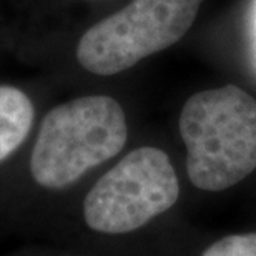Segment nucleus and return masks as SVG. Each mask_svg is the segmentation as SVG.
Masks as SVG:
<instances>
[{"mask_svg": "<svg viewBox=\"0 0 256 256\" xmlns=\"http://www.w3.org/2000/svg\"><path fill=\"white\" fill-rule=\"evenodd\" d=\"M186 172L196 188L222 192L256 168V100L224 85L188 98L180 115Z\"/></svg>", "mask_w": 256, "mask_h": 256, "instance_id": "obj_1", "label": "nucleus"}, {"mask_svg": "<svg viewBox=\"0 0 256 256\" xmlns=\"http://www.w3.org/2000/svg\"><path fill=\"white\" fill-rule=\"evenodd\" d=\"M126 136L124 108L112 96L70 100L44 116L30 158V173L40 186L62 190L118 155Z\"/></svg>", "mask_w": 256, "mask_h": 256, "instance_id": "obj_2", "label": "nucleus"}, {"mask_svg": "<svg viewBox=\"0 0 256 256\" xmlns=\"http://www.w3.org/2000/svg\"><path fill=\"white\" fill-rule=\"evenodd\" d=\"M202 2L132 0L82 35L76 60L90 74H120L176 44L190 30Z\"/></svg>", "mask_w": 256, "mask_h": 256, "instance_id": "obj_3", "label": "nucleus"}, {"mask_svg": "<svg viewBox=\"0 0 256 256\" xmlns=\"http://www.w3.org/2000/svg\"><path fill=\"white\" fill-rule=\"evenodd\" d=\"M178 196L180 183L168 155L142 146L95 183L85 196L84 216L95 232L130 233L170 210Z\"/></svg>", "mask_w": 256, "mask_h": 256, "instance_id": "obj_4", "label": "nucleus"}, {"mask_svg": "<svg viewBox=\"0 0 256 256\" xmlns=\"http://www.w3.org/2000/svg\"><path fill=\"white\" fill-rule=\"evenodd\" d=\"M35 118L32 100L22 90L0 85V163L27 140Z\"/></svg>", "mask_w": 256, "mask_h": 256, "instance_id": "obj_5", "label": "nucleus"}, {"mask_svg": "<svg viewBox=\"0 0 256 256\" xmlns=\"http://www.w3.org/2000/svg\"><path fill=\"white\" fill-rule=\"evenodd\" d=\"M202 256H256V233L226 236L213 243Z\"/></svg>", "mask_w": 256, "mask_h": 256, "instance_id": "obj_6", "label": "nucleus"}]
</instances>
